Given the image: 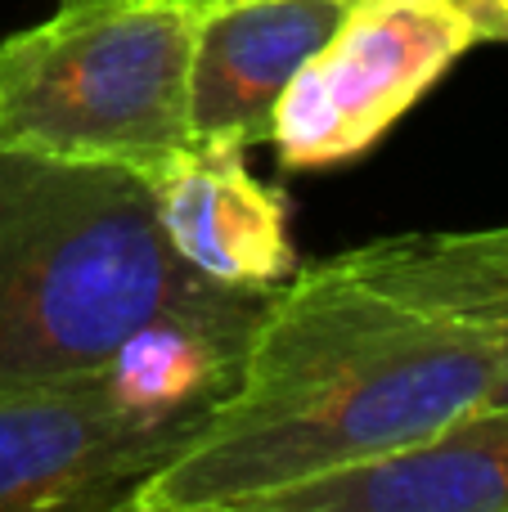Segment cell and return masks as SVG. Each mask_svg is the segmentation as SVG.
<instances>
[{
	"instance_id": "1",
	"label": "cell",
	"mask_w": 508,
	"mask_h": 512,
	"mask_svg": "<svg viewBox=\"0 0 508 512\" xmlns=\"http://www.w3.org/2000/svg\"><path fill=\"white\" fill-rule=\"evenodd\" d=\"M508 319L441 310L378 239L270 292L243 373L122 512H207L392 454L486 405Z\"/></svg>"
},
{
	"instance_id": "2",
	"label": "cell",
	"mask_w": 508,
	"mask_h": 512,
	"mask_svg": "<svg viewBox=\"0 0 508 512\" xmlns=\"http://www.w3.org/2000/svg\"><path fill=\"white\" fill-rule=\"evenodd\" d=\"M234 297L171 252L149 176L0 149V387L99 373L149 319Z\"/></svg>"
},
{
	"instance_id": "3",
	"label": "cell",
	"mask_w": 508,
	"mask_h": 512,
	"mask_svg": "<svg viewBox=\"0 0 508 512\" xmlns=\"http://www.w3.org/2000/svg\"><path fill=\"white\" fill-rule=\"evenodd\" d=\"M203 5L90 0L0 41V149L153 176L189 131Z\"/></svg>"
},
{
	"instance_id": "4",
	"label": "cell",
	"mask_w": 508,
	"mask_h": 512,
	"mask_svg": "<svg viewBox=\"0 0 508 512\" xmlns=\"http://www.w3.org/2000/svg\"><path fill=\"white\" fill-rule=\"evenodd\" d=\"M473 45V18L446 0H356L279 99V167L329 171L369 153Z\"/></svg>"
},
{
	"instance_id": "5",
	"label": "cell",
	"mask_w": 508,
	"mask_h": 512,
	"mask_svg": "<svg viewBox=\"0 0 508 512\" xmlns=\"http://www.w3.org/2000/svg\"><path fill=\"white\" fill-rule=\"evenodd\" d=\"M198 423H140L99 373L0 387V512H122Z\"/></svg>"
},
{
	"instance_id": "6",
	"label": "cell",
	"mask_w": 508,
	"mask_h": 512,
	"mask_svg": "<svg viewBox=\"0 0 508 512\" xmlns=\"http://www.w3.org/2000/svg\"><path fill=\"white\" fill-rule=\"evenodd\" d=\"M356 0H216L203 5L189 63V131L198 144L270 140L288 81L338 32Z\"/></svg>"
},
{
	"instance_id": "7",
	"label": "cell",
	"mask_w": 508,
	"mask_h": 512,
	"mask_svg": "<svg viewBox=\"0 0 508 512\" xmlns=\"http://www.w3.org/2000/svg\"><path fill=\"white\" fill-rule=\"evenodd\" d=\"M171 252L225 292H275L297 274L288 198L252 176L239 144H185L149 176Z\"/></svg>"
},
{
	"instance_id": "8",
	"label": "cell",
	"mask_w": 508,
	"mask_h": 512,
	"mask_svg": "<svg viewBox=\"0 0 508 512\" xmlns=\"http://www.w3.org/2000/svg\"><path fill=\"white\" fill-rule=\"evenodd\" d=\"M207 512H508V405H482L392 454Z\"/></svg>"
},
{
	"instance_id": "9",
	"label": "cell",
	"mask_w": 508,
	"mask_h": 512,
	"mask_svg": "<svg viewBox=\"0 0 508 512\" xmlns=\"http://www.w3.org/2000/svg\"><path fill=\"white\" fill-rule=\"evenodd\" d=\"M414 265L446 310L508 319V225L477 234H414Z\"/></svg>"
},
{
	"instance_id": "10",
	"label": "cell",
	"mask_w": 508,
	"mask_h": 512,
	"mask_svg": "<svg viewBox=\"0 0 508 512\" xmlns=\"http://www.w3.org/2000/svg\"><path fill=\"white\" fill-rule=\"evenodd\" d=\"M473 27L482 41H504L508 45V0H491L473 14Z\"/></svg>"
},
{
	"instance_id": "11",
	"label": "cell",
	"mask_w": 508,
	"mask_h": 512,
	"mask_svg": "<svg viewBox=\"0 0 508 512\" xmlns=\"http://www.w3.org/2000/svg\"><path fill=\"white\" fill-rule=\"evenodd\" d=\"M486 405H495V409H504L508 405V369L500 373V382L491 387V396H486Z\"/></svg>"
},
{
	"instance_id": "12",
	"label": "cell",
	"mask_w": 508,
	"mask_h": 512,
	"mask_svg": "<svg viewBox=\"0 0 508 512\" xmlns=\"http://www.w3.org/2000/svg\"><path fill=\"white\" fill-rule=\"evenodd\" d=\"M446 5L464 9V14H468V18H473V14H477V9H482V5H491V0H446Z\"/></svg>"
},
{
	"instance_id": "13",
	"label": "cell",
	"mask_w": 508,
	"mask_h": 512,
	"mask_svg": "<svg viewBox=\"0 0 508 512\" xmlns=\"http://www.w3.org/2000/svg\"><path fill=\"white\" fill-rule=\"evenodd\" d=\"M72 5H90V0H59V9H72Z\"/></svg>"
},
{
	"instance_id": "14",
	"label": "cell",
	"mask_w": 508,
	"mask_h": 512,
	"mask_svg": "<svg viewBox=\"0 0 508 512\" xmlns=\"http://www.w3.org/2000/svg\"><path fill=\"white\" fill-rule=\"evenodd\" d=\"M194 5H216V0H194Z\"/></svg>"
}]
</instances>
